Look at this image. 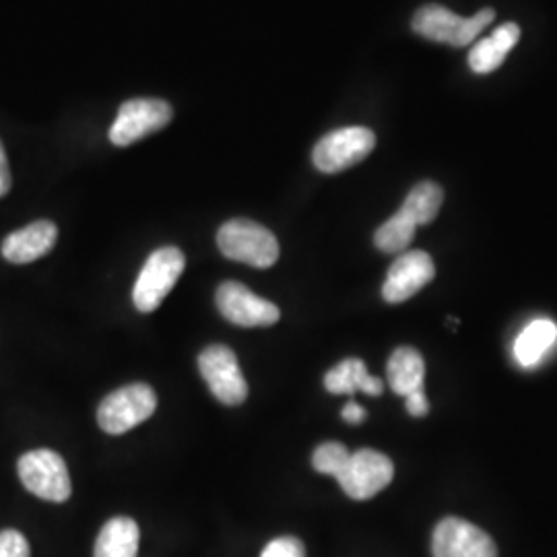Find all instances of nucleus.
Wrapping results in <instances>:
<instances>
[{
    "instance_id": "obj_1",
    "label": "nucleus",
    "mask_w": 557,
    "mask_h": 557,
    "mask_svg": "<svg viewBox=\"0 0 557 557\" xmlns=\"http://www.w3.org/2000/svg\"><path fill=\"white\" fill-rule=\"evenodd\" d=\"M218 246L225 259L257 269H269L278 260V242L257 221L230 220L218 232Z\"/></svg>"
},
{
    "instance_id": "obj_2",
    "label": "nucleus",
    "mask_w": 557,
    "mask_h": 557,
    "mask_svg": "<svg viewBox=\"0 0 557 557\" xmlns=\"http://www.w3.org/2000/svg\"><path fill=\"white\" fill-rule=\"evenodd\" d=\"M496 17L494 9H481L473 17H458L453 11L440 4L421 7L413 17V32L425 40L448 44L462 48L473 44L479 34L492 25Z\"/></svg>"
},
{
    "instance_id": "obj_3",
    "label": "nucleus",
    "mask_w": 557,
    "mask_h": 557,
    "mask_svg": "<svg viewBox=\"0 0 557 557\" xmlns=\"http://www.w3.org/2000/svg\"><path fill=\"white\" fill-rule=\"evenodd\" d=\"M158 409V395L149 384L122 386L101 400L98 423L106 434L120 436L151 418Z\"/></svg>"
},
{
    "instance_id": "obj_4",
    "label": "nucleus",
    "mask_w": 557,
    "mask_h": 557,
    "mask_svg": "<svg viewBox=\"0 0 557 557\" xmlns=\"http://www.w3.org/2000/svg\"><path fill=\"white\" fill-rule=\"evenodd\" d=\"M186 259L176 246L156 250L143 267L133 289L135 308L143 314H151L161 306L165 296L174 289L180 275L184 273Z\"/></svg>"
},
{
    "instance_id": "obj_5",
    "label": "nucleus",
    "mask_w": 557,
    "mask_h": 557,
    "mask_svg": "<svg viewBox=\"0 0 557 557\" xmlns=\"http://www.w3.org/2000/svg\"><path fill=\"white\" fill-rule=\"evenodd\" d=\"M17 471L25 490L38 498L60 504V502H66L73 494L66 462L54 450L38 448V450L25 453L20 458Z\"/></svg>"
},
{
    "instance_id": "obj_6",
    "label": "nucleus",
    "mask_w": 557,
    "mask_h": 557,
    "mask_svg": "<svg viewBox=\"0 0 557 557\" xmlns=\"http://www.w3.org/2000/svg\"><path fill=\"white\" fill-rule=\"evenodd\" d=\"M376 147V135L366 126H345L317 143L312 161L322 174H338L366 160Z\"/></svg>"
},
{
    "instance_id": "obj_7",
    "label": "nucleus",
    "mask_w": 557,
    "mask_h": 557,
    "mask_svg": "<svg viewBox=\"0 0 557 557\" xmlns=\"http://www.w3.org/2000/svg\"><path fill=\"white\" fill-rule=\"evenodd\" d=\"M395 478L393 460L372 448L351 453L347 465L341 469L337 481L341 490L351 499H370L391 485Z\"/></svg>"
},
{
    "instance_id": "obj_8",
    "label": "nucleus",
    "mask_w": 557,
    "mask_h": 557,
    "mask_svg": "<svg viewBox=\"0 0 557 557\" xmlns=\"http://www.w3.org/2000/svg\"><path fill=\"white\" fill-rule=\"evenodd\" d=\"M174 119V110L168 101L156 98H137L120 106L119 116L110 128V140L116 147H128L168 126Z\"/></svg>"
},
{
    "instance_id": "obj_9",
    "label": "nucleus",
    "mask_w": 557,
    "mask_h": 557,
    "mask_svg": "<svg viewBox=\"0 0 557 557\" xmlns=\"http://www.w3.org/2000/svg\"><path fill=\"white\" fill-rule=\"evenodd\" d=\"M199 370L215 398L236 407L248 397V382L239 370L236 354L225 345H211L199 356Z\"/></svg>"
},
{
    "instance_id": "obj_10",
    "label": "nucleus",
    "mask_w": 557,
    "mask_h": 557,
    "mask_svg": "<svg viewBox=\"0 0 557 557\" xmlns=\"http://www.w3.org/2000/svg\"><path fill=\"white\" fill-rule=\"evenodd\" d=\"M215 301L223 319L244 329L273 326L281 319V312L273 301L259 298L238 281L221 283Z\"/></svg>"
},
{
    "instance_id": "obj_11",
    "label": "nucleus",
    "mask_w": 557,
    "mask_h": 557,
    "mask_svg": "<svg viewBox=\"0 0 557 557\" xmlns=\"http://www.w3.org/2000/svg\"><path fill=\"white\" fill-rule=\"evenodd\" d=\"M434 557H498L494 539L462 518H444L432 539Z\"/></svg>"
},
{
    "instance_id": "obj_12",
    "label": "nucleus",
    "mask_w": 557,
    "mask_h": 557,
    "mask_svg": "<svg viewBox=\"0 0 557 557\" xmlns=\"http://www.w3.org/2000/svg\"><path fill=\"white\" fill-rule=\"evenodd\" d=\"M436 277V264L423 250L403 252L388 269L382 285V296L388 304H403L413 298L432 278Z\"/></svg>"
},
{
    "instance_id": "obj_13",
    "label": "nucleus",
    "mask_w": 557,
    "mask_h": 557,
    "mask_svg": "<svg viewBox=\"0 0 557 557\" xmlns=\"http://www.w3.org/2000/svg\"><path fill=\"white\" fill-rule=\"evenodd\" d=\"M59 239V227L52 221L40 220L9 234L2 242V257L13 264H29L46 257Z\"/></svg>"
},
{
    "instance_id": "obj_14",
    "label": "nucleus",
    "mask_w": 557,
    "mask_h": 557,
    "mask_svg": "<svg viewBox=\"0 0 557 557\" xmlns=\"http://www.w3.org/2000/svg\"><path fill=\"white\" fill-rule=\"evenodd\" d=\"M520 40V27L517 23H504L498 29L485 38L478 41L471 52H469V66L478 75H487L499 69V64L510 54V50L517 46Z\"/></svg>"
},
{
    "instance_id": "obj_15",
    "label": "nucleus",
    "mask_w": 557,
    "mask_h": 557,
    "mask_svg": "<svg viewBox=\"0 0 557 557\" xmlns=\"http://www.w3.org/2000/svg\"><path fill=\"white\" fill-rule=\"evenodd\" d=\"M324 386L333 395H356L366 393L372 397H380L384 393V382L368 374V368L361 359H345L335 366L326 376Z\"/></svg>"
},
{
    "instance_id": "obj_16",
    "label": "nucleus",
    "mask_w": 557,
    "mask_h": 557,
    "mask_svg": "<svg viewBox=\"0 0 557 557\" xmlns=\"http://www.w3.org/2000/svg\"><path fill=\"white\" fill-rule=\"evenodd\" d=\"M388 384L393 393L400 397H409L411 393L423 391L425 380V361L418 349L413 347H398L397 351L388 359L386 366Z\"/></svg>"
},
{
    "instance_id": "obj_17",
    "label": "nucleus",
    "mask_w": 557,
    "mask_h": 557,
    "mask_svg": "<svg viewBox=\"0 0 557 557\" xmlns=\"http://www.w3.org/2000/svg\"><path fill=\"white\" fill-rule=\"evenodd\" d=\"M139 539V527L133 518H112L101 529L94 557H137Z\"/></svg>"
},
{
    "instance_id": "obj_18",
    "label": "nucleus",
    "mask_w": 557,
    "mask_h": 557,
    "mask_svg": "<svg viewBox=\"0 0 557 557\" xmlns=\"http://www.w3.org/2000/svg\"><path fill=\"white\" fill-rule=\"evenodd\" d=\"M557 343V324L554 320H533L515 343V356L522 368H533L552 351Z\"/></svg>"
},
{
    "instance_id": "obj_19",
    "label": "nucleus",
    "mask_w": 557,
    "mask_h": 557,
    "mask_svg": "<svg viewBox=\"0 0 557 557\" xmlns=\"http://www.w3.org/2000/svg\"><path fill=\"white\" fill-rule=\"evenodd\" d=\"M442 202H444V193L438 184L423 180L407 195V199L400 205L398 211L405 213L419 227L436 220Z\"/></svg>"
},
{
    "instance_id": "obj_20",
    "label": "nucleus",
    "mask_w": 557,
    "mask_h": 557,
    "mask_svg": "<svg viewBox=\"0 0 557 557\" xmlns=\"http://www.w3.org/2000/svg\"><path fill=\"white\" fill-rule=\"evenodd\" d=\"M418 225L409 220L405 213L397 211L388 221H384L374 234L376 248L386 255H397L409 248V244L416 238Z\"/></svg>"
},
{
    "instance_id": "obj_21",
    "label": "nucleus",
    "mask_w": 557,
    "mask_h": 557,
    "mask_svg": "<svg viewBox=\"0 0 557 557\" xmlns=\"http://www.w3.org/2000/svg\"><path fill=\"white\" fill-rule=\"evenodd\" d=\"M349 457H351V453L341 442H324L314 450L312 465L319 473L337 478L341 469L347 465Z\"/></svg>"
},
{
    "instance_id": "obj_22",
    "label": "nucleus",
    "mask_w": 557,
    "mask_h": 557,
    "mask_svg": "<svg viewBox=\"0 0 557 557\" xmlns=\"http://www.w3.org/2000/svg\"><path fill=\"white\" fill-rule=\"evenodd\" d=\"M0 557H29V543L20 531H0Z\"/></svg>"
},
{
    "instance_id": "obj_23",
    "label": "nucleus",
    "mask_w": 557,
    "mask_h": 557,
    "mask_svg": "<svg viewBox=\"0 0 557 557\" xmlns=\"http://www.w3.org/2000/svg\"><path fill=\"white\" fill-rule=\"evenodd\" d=\"M260 557H306V549L298 539L278 537L264 547Z\"/></svg>"
},
{
    "instance_id": "obj_24",
    "label": "nucleus",
    "mask_w": 557,
    "mask_h": 557,
    "mask_svg": "<svg viewBox=\"0 0 557 557\" xmlns=\"http://www.w3.org/2000/svg\"><path fill=\"white\" fill-rule=\"evenodd\" d=\"M405 405H407V411H409L413 418H423V416H428V411H430V403H428V398L423 395V391L411 393L409 397H405Z\"/></svg>"
},
{
    "instance_id": "obj_25",
    "label": "nucleus",
    "mask_w": 557,
    "mask_h": 557,
    "mask_svg": "<svg viewBox=\"0 0 557 557\" xmlns=\"http://www.w3.org/2000/svg\"><path fill=\"white\" fill-rule=\"evenodd\" d=\"M11 168H9V160H7V153H4V147H2V140H0V199L9 195L11 190Z\"/></svg>"
},
{
    "instance_id": "obj_26",
    "label": "nucleus",
    "mask_w": 557,
    "mask_h": 557,
    "mask_svg": "<svg viewBox=\"0 0 557 557\" xmlns=\"http://www.w3.org/2000/svg\"><path fill=\"white\" fill-rule=\"evenodd\" d=\"M343 419L347 421V423H351V425H358L361 423L363 419H366V409L358 405L356 400H349L347 405H345V409H343Z\"/></svg>"
}]
</instances>
